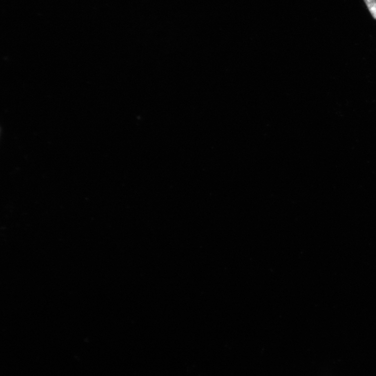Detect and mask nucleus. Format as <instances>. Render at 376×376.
Segmentation results:
<instances>
[{"label":"nucleus","instance_id":"nucleus-1","mask_svg":"<svg viewBox=\"0 0 376 376\" xmlns=\"http://www.w3.org/2000/svg\"><path fill=\"white\" fill-rule=\"evenodd\" d=\"M373 17L376 19V0H364Z\"/></svg>","mask_w":376,"mask_h":376}]
</instances>
